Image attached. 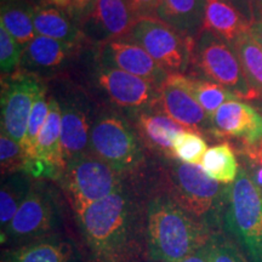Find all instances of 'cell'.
Listing matches in <instances>:
<instances>
[{"instance_id": "cell-12", "label": "cell", "mask_w": 262, "mask_h": 262, "mask_svg": "<svg viewBox=\"0 0 262 262\" xmlns=\"http://www.w3.org/2000/svg\"><path fill=\"white\" fill-rule=\"evenodd\" d=\"M135 19L126 0H95L78 26L84 38L101 47L126 38Z\"/></svg>"}, {"instance_id": "cell-14", "label": "cell", "mask_w": 262, "mask_h": 262, "mask_svg": "<svg viewBox=\"0 0 262 262\" xmlns=\"http://www.w3.org/2000/svg\"><path fill=\"white\" fill-rule=\"evenodd\" d=\"M159 108L186 130L212 131V119L176 78L169 74L160 85Z\"/></svg>"}, {"instance_id": "cell-27", "label": "cell", "mask_w": 262, "mask_h": 262, "mask_svg": "<svg viewBox=\"0 0 262 262\" xmlns=\"http://www.w3.org/2000/svg\"><path fill=\"white\" fill-rule=\"evenodd\" d=\"M242 67H243L245 78L258 98L262 97V48L245 33L234 42Z\"/></svg>"}, {"instance_id": "cell-38", "label": "cell", "mask_w": 262, "mask_h": 262, "mask_svg": "<svg viewBox=\"0 0 262 262\" xmlns=\"http://www.w3.org/2000/svg\"><path fill=\"white\" fill-rule=\"evenodd\" d=\"M232 2L234 3L235 5L238 6L239 9L242 10V11L244 12L245 15L248 16L249 17V19H250L251 21V16H250V11H249V8H248V5H247V2H245V0H232Z\"/></svg>"}, {"instance_id": "cell-44", "label": "cell", "mask_w": 262, "mask_h": 262, "mask_svg": "<svg viewBox=\"0 0 262 262\" xmlns=\"http://www.w3.org/2000/svg\"><path fill=\"white\" fill-rule=\"evenodd\" d=\"M126 2H127V3H129V2H130V0H126Z\"/></svg>"}, {"instance_id": "cell-3", "label": "cell", "mask_w": 262, "mask_h": 262, "mask_svg": "<svg viewBox=\"0 0 262 262\" xmlns=\"http://www.w3.org/2000/svg\"><path fill=\"white\" fill-rule=\"evenodd\" d=\"M166 169L170 193L183 209L214 231L224 217L229 185H221L209 178L199 165L169 159ZM216 232V231H214Z\"/></svg>"}, {"instance_id": "cell-16", "label": "cell", "mask_w": 262, "mask_h": 262, "mask_svg": "<svg viewBox=\"0 0 262 262\" xmlns=\"http://www.w3.org/2000/svg\"><path fill=\"white\" fill-rule=\"evenodd\" d=\"M134 129L147 147L165 158L175 159L173 139L186 129L166 116L159 108V104L152 110L134 112Z\"/></svg>"}, {"instance_id": "cell-30", "label": "cell", "mask_w": 262, "mask_h": 262, "mask_svg": "<svg viewBox=\"0 0 262 262\" xmlns=\"http://www.w3.org/2000/svg\"><path fill=\"white\" fill-rule=\"evenodd\" d=\"M0 164L3 176L24 171L25 153L21 145L6 135L4 131L0 134Z\"/></svg>"}, {"instance_id": "cell-10", "label": "cell", "mask_w": 262, "mask_h": 262, "mask_svg": "<svg viewBox=\"0 0 262 262\" xmlns=\"http://www.w3.org/2000/svg\"><path fill=\"white\" fill-rule=\"evenodd\" d=\"M44 88L41 81L32 73L17 72L9 79L3 80L2 131L21 147L33 103Z\"/></svg>"}, {"instance_id": "cell-29", "label": "cell", "mask_w": 262, "mask_h": 262, "mask_svg": "<svg viewBox=\"0 0 262 262\" xmlns=\"http://www.w3.org/2000/svg\"><path fill=\"white\" fill-rule=\"evenodd\" d=\"M173 156L176 159L191 165H201L208 146L206 141L198 133L183 130L173 139Z\"/></svg>"}, {"instance_id": "cell-6", "label": "cell", "mask_w": 262, "mask_h": 262, "mask_svg": "<svg viewBox=\"0 0 262 262\" xmlns=\"http://www.w3.org/2000/svg\"><path fill=\"white\" fill-rule=\"evenodd\" d=\"M191 66L208 79L243 100H257L245 78L234 47L215 33L203 29L194 39Z\"/></svg>"}, {"instance_id": "cell-20", "label": "cell", "mask_w": 262, "mask_h": 262, "mask_svg": "<svg viewBox=\"0 0 262 262\" xmlns=\"http://www.w3.org/2000/svg\"><path fill=\"white\" fill-rule=\"evenodd\" d=\"M251 21L232 0H206L204 28L234 45L249 32Z\"/></svg>"}, {"instance_id": "cell-25", "label": "cell", "mask_w": 262, "mask_h": 262, "mask_svg": "<svg viewBox=\"0 0 262 262\" xmlns=\"http://www.w3.org/2000/svg\"><path fill=\"white\" fill-rule=\"evenodd\" d=\"M33 183L31 176L24 171L6 176L0 189V226L2 231L8 227L18 208L28 195Z\"/></svg>"}, {"instance_id": "cell-11", "label": "cell", "mask_w": 262, "mask_h": 262, "mask_svg": "<svg viewBox=\"0 0 262 262\" xmlns=\"http://www.w3.org/2000/svg\"><path fill=\"white\" fill-rule=\"evenodd\" d=\"M97 86L117 107L136 112L159 104L160 86L117 68L100 66L95 73Z\"/></svg>"}, {"instance_id": "cell-26", "label": "cell", "mask_w": 262, "mask_h": 262, "mask_svg": "<svg viewBox=\"0 0 262 262\" xmlns=\"http://www.w3.org/2000/svg\"><path fill=\"white\" fill-rule=\"evenodd\" d=\"M176 78L195 98L196 102L201 104L211 119L222 104L232 100H239L235 95L229 93L224 86L208 79H199L183 74H176Z\"/></svg>"}, {"instance_id": "cell-9", "label": "cell", "mask_w": 262, "mask_h": 262, "mask_svg": "<svg viewBox=\"0 0 262 262\" xmlns=\"http://www.w3.org/2000/svg\"><path fill=\"white\" fill-rule=\"evenodd\" d=\"M125 39L139 44L169 74H183L191 67L194 39L182 37L159 18H136Z\"/></svg>"}, {"instance_id": "cell-2", "label": "cell", "mask_w": 262, "mask_h": 262, "mask_svg": "<svg viewBox=\"0 0 262 262\" xmlns=\"http://www.w3.org/2000/svg\"><path fill=\"white\" fill-rule=\"evenodd\" d=\"M214 231L183 209L171 195L146 204V260L181 262L205 245Z\"/></svg>"}, {"instance_id": "cell-18", "label": "cell", "mask_w": 262, "mask_h": 262, "mask_svg": "<svg viewBox=\"0 0 262 262\" xmlns=\"http://www.w3.org/2000/svg\"><path fill=\"white\" fill-rule=\"evenodd\" d=\"M61 107V146L66 162L90 153L91 124L86 110L77 98H67Z\"/></svg>"}, {"instance_id": "cell-35", "label": "cell", "mask_w": 262, "mask_h": 262, "mask_svg": "<svg viewBox=\"0 0 262 262\" xmlns=\"http://www.w3.org/2000/svg\"><path fill=\"white\" fill-rule=\"evenodd\" d=\"M181 262H210V258H209V245L206 243L205 245H203L198 249V250H195L194 253L189 255L185 258V260H182Z\"/></svg>"}, {"instance_id": "cell-4", "label": "cell", "mask_w": 262, "mask_h": 262, "mask_svg": "<svg viewBox=\"0 0 262 262\" xmlns=\"http://www.w3.org/2000/svg\"><path fill=\"white\" fill-rule=\"evenodd\" d=\"M224 224L249 262H262V187L245 169L228 187Z\"/></svg>"}, {"instance_id": "cell-37", "label": "cell", "mask_w": 262, "mask_h": 262, "mask_svg": "<svg viewBox=\"0 0 262 262\" xmlns=\"http://www.w3.org/2000/svg\"><path fill=\"white\" fill-rule=\"evenodd\" d=\"M249 34L262 48V19L254 21L249 27Z\"/></svg>"}, {"instance_id": "cell-34", "label": "cell", "mask_w": 262, "mask_h": 262, "mask_svg": "<svg viewBox=\"0 0 262 262\" xmlns=\"http://www.w3.org/2000/svg\"><path fill=\"white\" fill-rule=\"evenodd\" d=\"M95 0H71L70 9H68L71 18L79 22L80 18L86 14V11L93 6Z\"/></svg>"}, {"instance_id": "cell-28", "label": "cell", "mask_w": 262, "mask_h": 262, "mask_svg": "<svg viewBox=\"0 0 262 262\" xmlns=\"http://www.w3.org/2000/svg\"><path fill=\"white\" fill-rule=\"evenodd\" d=\"M49 114V100H47V89H42L33 103L31 114H29L27 131L22 143V149L25 153V160L34 158L37 148L38 137L44 126Z\"/></svg>"}, {"instance_id": "cell-33", "label": "cell", "mask_w": 262, "mask_h": 262, "mask_svg": "<svg viewBox=\"0 0 262 262\" xmlns=\"http://www.w3.org/2000/svg\"><path fill=\"white\" fill-rule=\"evenodd\" d=\"M160 0H130L129 6L136 18L156 17Z\"/></svg>"}, {"instance_id": "cell-31", "label": "cell", "mask_w": 262, "mask_h": 262, "mask_svg": "<svg viewBox=\"0 0 262 262\" xmlns=\"http://www.w3.org/2000/svg\"><path fill=\"white\" fill-rule=\"evenodd\" d=\"M24 48L0 25V68L3 74H11L22 63Z\"/></svg>"}, {"instance_id": "cell-5", "label": "cell", "mask_w": 262, "mask_h": 262, "mask_svg": "<svg viewBox=\"0 0 262 262\" xmlns=\"http://www.w3.org/2000/svg\"><path fill=\"white\" fill-rule=\"evenodd\" d=\"M90 153L120 175L135 171L142 164V143L125 117L102 112L90 129Z\"/></svg>"}, {"instance_id": "cell-1", "label": "cell", "mask_w": 262, "mask_h": 262, "mask_svg": "<svg viewBox=\"0 0 262 262\" xmlns=\"http://www.w3.org/2000/svg\"><path fill=\"white\" fill-rule=\"evenodd\" d=\"M75 217L91 262L146 260V206L124 185Z\"/></svg>"}, {"instance_id": "cell-21", "label": "cell", "mask_w": 262, "mask_h": 262, "mask_svg": "<svg viewBox=\"0 0 262 262\" xmlns=\"http://www.w3.org/2000/svg\"><path fill=\"white\" fill-rule=\"evenodd\" d=\"M33 22L37 35L79 45L84 35L73 19L66 16L60 8L45 3L33 9Z\"/></svg>"}, {"instance_id": "cell-41", "label": "cell", "mask_w": 262, "mask_h": 262, "mask_svg": "<svg viewBox=\"0 0 262 262\" xmlns=\"http://www.w3.org/2000/svg\"><path fill=\"white\" fill-rule=\"evenodd\" d=\"M9 2H12V0H2V4H4V3H9Z\"/></svg>"}, {"instance_id": "cell-13", "label": "cell", "mask_w": 262, "mask_h": 262, "mask_svg": "<svg viewBox=\"0 0 262 262\" xmlns=\"http://www.w3.org/2000/svg\"><path fill=\"white\" fill-rule=\"evenodd\" d=\"M100 66L117 68L126 73L162 85L169 73L163 70L136 42L129 39H116L101 45L98 51Z\"/></svg>"}, {"instance_id": "cell-43", "label": "cell", "mask_w": 262, "mask_h": 262, "mask_svg": "<svg viewBox=\"0 0 262 262\" xmlns=\"http://www.w3.org/2000/svg\"><path fill=\"white\" fill-rule=\"evenodd\" d=\"M261 114H262V107H261Z\"/></svg>"}, {"instance_id": "cell-15", "label": "cell", "mask_w": 262, "mask_h": 262, "mask_svg": "<svg viewBox=\"0 0 262 262\" xmlns=\"http://www.w3.org/2000/svg\"><path fill=\"white\" fill-rule=\"evenodd\" d=\"M212 126L220 136L239 139L244 146L262 141V114L243 101L222 104L212 117Z\"/></svg>"}, {"instance_id": "cell-24", "label": "cell", "mask_w": 262, "mask_h": 262, "mask_svg": "<svg viewBox=\"0 0 262 262\" xmlns=\"http://www.w3.org/2000/svg\"><path fill=\"white\" fill-rule=\"evenodd\" d=\"M201 166L209 178L221 185H232L241 170L234 150L227 142L212 146L206 150Z\"/></svg>"}, {"instance_id": "cell-22", "label": "cell", "mask_w": 262, "mask_h": 262, "mask_svg": "<svg viewBox=\"0 0 262 262\" xmlns=\"http://www.w3.org/2000/svg\"><path fill=\"white\" fill-rule=\"evenodd\" d=\"M77 45L42 35L35 38L24 49L22 64L33 70H54L60 67L74 54Z\"/></svg>"}, {"instance_id": "cell-23", "label": "cell", "mask_w": 262, "mask_h": 262, "mask_svg": "<svg viewBox=\"0 0 262 262\" xmlns=\"http://www.w3.org/2000/svg\"><path fill=\"white\" fill-rule=\"evenodd\" d=\"M33 9L34 6L22 0H12L2 4L0 25L4 26L24 49L37 35L33 22Z\"/></svg>"}, {"instance_id": "cell-19", "label": "cell", "mask_w": 262, "mask_h": 262, "mask_svg": "<svg viewBox=\"0 0 262 262\" xmlns=\"http://www.w3.org/2000/svg\"><path fill=\"white\" fill-rule=\"evenodd\" d=\"M206 0H160L156 17L182 37L195 39L204 28Z\"/></svg>"}, {"instance_id": "cell-40", "label": "cell", "mask_w": 262, "mask_h": 262, "mask_svg": "<svg viewBox=\"0 0 262 262\" xmlns=\"http://www.w3.org/2000/svg\"><path fill=\"white\" fill-rule=\"evenodd\" d=\"M251 176H253L254 181L256 182L260 187H262V166L261 168H258L256 171H255L254 175H251Z\"/></svg>"}, {"instance_id": "cell-17", "label": "cell", "mask_w": 262, "mask_h": 262, "mask_svg": "<svg viewBox=\"0 0 262 262\" xmlns=\"http://www.w3.org/2000/svg\"><path fill=\"white\" fill-rule=\"evenodd\" d=\"M2 262H83L70 239L60 233L17 245L3 253Z\"/></svg>"}, {"instance_id": "cell-45", "label": "cell", "mask_w": 262, "mask_h": 262, "mask_svg": "<svg viewBox=\"0 0 262 262\" xmlns=\"http://www.w3.org/2000/svg\"><path fill=\"white\" fill-rule=\"evenodd\" d=\"M261 19H262V18H261Z\"/></svg>"}, {"instance_id": "cell-39", "label": "cell", "mask_w": 262, "mask_h": 262, "mask_svg": "<svg viewBox=\"0 0 262 262\" xmlns=\"http://www.w3.org/2000/svg\"><path fill=\"white\" fill-rule=\"evenodd\" d=\"M48 2L60 9H70L71 5V0H48Z\"/></svg>"}, {"instance_id": "cell-32", "label": "cell", "mask_w": 262, "mask_h": 262, "mask_svg": "<svg viewBox=\"0 0 262 262\" xmlns=\"http://www.w3.org/2000/svg\"><path fill=\"white\" fill-rule=\"evenodd\" d=\"M210 262H245L237 247L220 232H214L208 242Z\"/></svg>"}, {"instance_id": "cell-7", "label": "cell", "mask_w": 262, "mask_h": 262, "mask_svg": "<svg viewBox=\"0 0 262 262\" xmlns=\"http://www.w3.org/2000/svg\"><path fill=\"white\" fill-rule=\"evenodd\" d=\"M58 181L74 214L112 194L124 185L123 175L91 153L68 160Z\"/></svg>"}, {"instance_id": "cell-8", "label": "cell", "mask_w": 262, "mask_h": 262, "mask_svg": "<svg viewBox=\"0 0 262 262\" xmlns=\"http://www.w3.org/2000/svg\"><path fill=\"white\" fill-rule=\"evenodd\" d=\"M60 225L61 212L54 193L44 183H33L12 221L2 231V244L12 248L56 234Z\"/></svg>"}, {"instance_id": "cell-42", "label": "cell", "mask_w": 262, "mask_h": 262, "mask_svg": "<svg viewBox=\"0 0 262 262\" xmlns=\"http://www.w3.org/2000/svg\"><path fill=\"white\" fill-rule=\"evenodd\" d=\"M143 262H159V261H150V260H145Z\"/></svg>"}, {"instance_id": "cell-36", "label": "cell", "mask_w": 262, "mask_h": 262, "mask_svg": "<svg viewBox=\"0 0 262 262\" xmlns=\"http://www.w3.org/2000/svg\"><path fill=\"white\" fill-rule=\"evenodd\" d=\"M250 11L251 24L262 18V0H245Z\"/></svg>"}]
</instances>
